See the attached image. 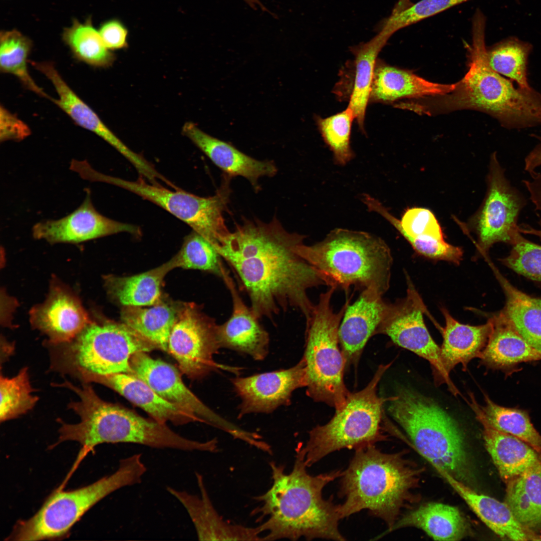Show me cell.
<instances>
[{
  "mask_svg": "<svg viewBox=\"0 0 541 541\" xmlns=\"http://www.w3.org/2000/svg\"><path fill=\"white\" fill-rule=\"evenodd\" d=\"M305 238L287 231L276 217L269 223L244 219L216 249L236 273L258 319L273 321L292 308L310 320L315 305L308 291L326 284L298 252Z\"/></svg>",
  "mask_w": 541,
  "mask_h": 541,
  "instance_id": "cell-1",
  "label": "cell"
},
{
  "mask_svg": "<svg viewBox=\"0 0 541 541\" xmlns=\"http://www.w3.org/2000/svg\"><path fill=\"white\" fill-rule=\"evenodd\" d=\"M472 41L466 45L468 70L446 94L414 99L410 111L432 116L473 110L495 118L504 128L521 130L541 126V94L532 87H516L494 71L487 59L486 19L477 10L472 25Z\"/></svg>",
  "mask_w": 541,
  "mask_h": 541,
  "instance_id": "cell-2",
  "label": "cell"
},
{
  "mask_svg": "<svg viewBox=\"0 0 541 541\" xmlns=\"http://www.w3.org/2000/svg\"><path fill=\"white\" fill-rule=\"evenodd\" d=\"M269 466L272 485L255 497L260 504L253 511L261 521L258 527L262 540L302 537L346 540L339 528V504H335L332 497L325 499L323 496L324 488L341 477L343 471L312 475L304 461L297 457L289 473L284 465L274 461Z\"/></svg>",
  "mask_w": 541,
  "mask_h": 541,
  "instance_id": "cell-3",
  "label": "cell"
},
{
  "mask_svg": "<svg viewBox=\"0 0 541 541\" xmlns=\"http://www.w3.org/2000/svg\"><path fill=\"white\" fill-rule=\"evenodd\" d=\"M65 387L78 397L69 408L80 418L76 424L59 419L61 425L57 444L75 441L81 448L76 461L80 462L86 454L103 443H127L157 449H172L183 451L216 452V438L205 441L192 440L173 431L166 424L145 418L134 412L100 398L89 383L80 386L67 381Z\"/></svg>",
  "mask_w": 541,
  "mask_h": 541,
  "instance_id": "cell-4",
  "label": "cell"
},
{
  "mask_svg": "<svg viewBox=\"0 0 541 541\" xmlns=\"http://www.w3.org/2000/svg\"><path fill=\"white\" fill-rule=\"evenodd\" d=\"M341 476V519L363 509L391 528L402 510L416 502L423 469L406 458L405 452L385 453L375 444L355 450Z\"/></svg>",
  "mask_w": 541,
  "mask_h": 541,
  "instance_id": "cell-5",
  "label": "cell"
},
{
  "mask_svg": "<svg viewBox=\"0 0 541 541\" xmlns=\"http://www.w3.org/2000/svg\"><path fill=\"white\" fill-rule=\"evenodd\" d=\"M299 254L318 272L326 285L348 293L351 287L383 295L388 290L393 258L381 238L336 228L312 245L302 243Z\"/></svg>",
  "mask_w": 541,
  "mask_h": 541,
  "instance_id": "cell-6",
  "label": "cell"
},
{
  "mask_svg": "<svg viewBox=\"0 0 541 541\" xmlns=\"http://www.w3.org/2000/svg\"><path fill=\"white\" fill-rule=\"evenodd\" d=\"M387 410L414 447L436 469L469 485L471 468L463 433L456 421L435 401L401 388L389 397Z\"/></svg>",
  "mask_w": 541,
  "mask_h": 541,
  "instance_id": "cell-7",
  "label": "cell"
},
{
  "mask_svg": "<svg viewBox=\"0 0 541 541\" xmlns=\"http://www.w3.org/2000/svg\"><path fill=\"white\" fill-rule=\"evenodd\" d=\"M147 471L142 454L121 459L117 469L94 483L76 489L55 490L39 510L15 525L9 540H41L61 538L93 506L121 488L140 483Z\"/></svg>",
  "mask_w": 541,
  "mask_h": 541,
  "instance_id": "cell-8",
  "label": "cell"
},
{
  "mask_svg": "<svg viewBox=\"0 0 541 541\" xmlns=\"http://www.w3.org/2000/svg\"><path fill=\"white\" fill-rule=\"evenodd\" d=\"M390 365H380L365 388L350 392L345 404L336 410L328 423L310 431L308 441L296 455L307 467L335 451L355 450L386 439L381 424L383 405L389 397L379 396L377 387Z\"/></svg>",
  "mask_w": 541,
  "mask_h": 541,
  "instance_id": "cell-9",
  "label": "cell"
},
{
  "mask_svg": "<svg viewBox=\"0 0 541 541\" xmlns=\"http://www.w3.org/2000/svg\"><path fill=\"white\" fill-rule=\"evenodd\" d=\"M53 368L74 375L131 374L130 360L140 352L158 349L122 323L91 322L69 342L52 345Z\"/></svg>",
  "mask_w": 541,
  "mask_h": 541,
  "instance_id": "cell-10",
  "label": "cell"
},
{
  "mask_svg": "<svg viewBox=\"0 0 541 541\" xmlns=\"http://www.w3.org/2000/svg\"><path fill=\"white\" fill-rule=\"evenodd\" d=\"M336 290L330 287L320 295L314 306L306 323L303 358L306 363L308 396L338 410L350 393L344 381L346 362L340 344L339 329L351 298L338 312H335L331 299Z\"/></svg>",
  "mask_w": 541,
  "mask_h": 541,
  "instance_id": "cell-11",
  "label": "cell"
},
{
  "mask_svg": "<svg viewBox=\"0 0 541 541\" xmlns=\"http://www.w3.org/2000/svg\"><path fill=\"white\" fill-rule=\"evenodd\" d=\"M231 178L225 174L215 195L200 197L177 188L171 190L159 183L147 182L141 176L135 181L101 172L97 176L99 182L123 188L162 207L189 225L207 239L215 249L223 244L231 233L223 216L230 194Z\"/></svg>",
  "mask_w": 541,
  "mask_h": 541,
  "instance_id": "cell-12",
  "label": "cell"
},
{
  "mask_svg": "<svg viewBox=\"0 0 541 541\" xmlns=\"http://www.w3.org/2000/svg\"><path fill=\"white\" fill-rule=\"evenodd\" d=\"M484 199L468 227L477 237L479 250L485 254L497 242L511 244L518 231L517 221L526 204L523 194L510 183L496 152L490 157Z\"/></svg>",
  "mask_w": 541,
  "mask_h": 541,
  "instance_id": "cell-13",
  "label": "cell"
},
{
  "mask_svg": "<svg viewBox=\"0 0 541 541\" xmlns=\"http://www.w3.org/2000/svg\"><path fill=\"white\" fill-rule=\"evenodd\" d=\"M406 297L390 304L389 310L375 334L388 336L398 346L428 361L436 384H445L454 395L459 394L443 364L440 348L428 332L423 319L425 306L407 277Z\"/></svg>",
  "mask_w": 541,
  "mask_h": 541,
  "instance_id": "cell-14",
  "label": "cell"
},
{
  "mask_svg": "<svg viewBox=\"0 0 541 541\" xmlns=\"http://www.w3.org/2000/svg\"><path fill=\"white\" fill-rule=\"evenodd\" d=\"M217 324L194 305L177 311L168 343V352L177 362L182 373L200 379L217 369L231 370L215 362L213 357L220 349L216 335Z\"/></svg>",
  "mask_w": 541,
  "mask_h": 541,
  "instance_id": "cell-15",
  "label": "cell"
},
{
  "mask_svg": "<svg viewBox=\"0 0 541 541\" xmlns=\"http://www.w3.org/2000/svg\"><path fill=\"white\" fill-rule=\"evenodd\" d=\"M131 374L146 382L163 399L196 416L206 423L244 442L251 436L244 430L216 413L199 400L184 384L173 365L151 357L146 352L134 355L130 360Z\"/></svg>",
  "mask_w": 541,
  "mask_h": 541,
  "instance_id": "cell-16",
  "label": "cell"
},
{
  "mask_svg": "<svg viewBox=\"0 0 541 541\" xmlns=\"http://www.w3.org/2000/svg\"><path fill=\"white\" fill-rule=\"evenodd\" d=\"M231 382L241 400L239 417L250 413H270L288 405L295 390L306 387V363L302 358L290 368L236 377Z\"/></svg>",
  "mask_w": 541,
  "mask_h": 541,
  "instance_id": "cell-17",
  "label": "cell"
},
{
  "mask_svg": "<svg viewBox=\"0 0 541 541\" xmlns=\"http://www.w3.org/2000/svg\"><path fill=\"white\" fill-rule=\"evenodd\" d=\"M90 192L88 190L81 205L67 215L35 224L32 228L34 237L52 243H79L120 232L140 234L137 226L116 221L98 212Z\"/></svg>",
  "mask_w": 541,
  "mask_h": 541,
  "instance_id": "cell-18",
  "label": "cell"
},
{
  "mask_svg": "<svg viewBox=\"0 0 541 541\" xmlns=\"http://www.w3.org/2000/svg\"><path fill=\"white\" fill-rule=\"evenodd\" d=\"M222 279L232 299V313L229 319L217 324L216 335L220 348H226L262 361L269 352V337L259 320L242 300L234 282L225 270Z\"/></svg>",
  "mask_w": 541,
  "mask_h": 541,
  "instance_id": "cell-19",
  "label": "cell"
},
{
  "mask_svg": "<svg viewBox=\"0 0 541 541\" xmlns=\"http://www.w3.org/2000/svg\"><path fill=\"white\" fill-rule=\"evenodd\" d=\"M199 495L167 486V491L187 511L200 540H262L258 526L230 523L220 516L212 504L203 476L195 473Z\"/></svg>",
  "mask_w": 541,
  "mask_h": 541,
  "instance_id": "cell-20",
  "label": "cell"
},
{
  "mask_svg": "<svg viewBox=\"0 0 541 541\" xmlns=\"http://www.w3.org/2000/svg\"><path fill=\"white\" fill-rule=\"evenodd\" d=\"M382 296L373 290H364L356 301L348 305L339 329L346 365L358 361L368 340L385 318L390 304Z\"/></svg>",
  "mask_w": 541,
  "mask_h": 541,
  "instance_id": "cell-21",
  "label": "cell"
},
{
  "mask_svg": "<svg viewBox=\"0 0 541 541\" xmlns=\"http://www.w3.org/2000/svg\"><path fill=\"white\" fill-rule=\"evenodd\" d=\"M469 396L466 401L482 425L485 448L505 484L541 463L540 453L523 440L491 426L473 394Z\"/></svg>",
  "mask_w": 541,
  "mask_h": 541,
  "instance_id": "cell-22",
  "label": "cell"
},
{
  "mask_svg": "<svg viewBox=\"0 0 541 541\" xmlns=\"http://www.w3.org/2000/svg\"><path fill=\"white\" fill-rule=\"evenodd\" d=\"M31 318L51 346L70 342L91 323L79 301L59 288H54L43 304L33 309Z\"/></svg>",
  "mask_w": 541,
  "mask_h": 541,
  "instance_id": "cell-23",
  "label": "cell"
},
{
  "mask_svg": "<svg viewBox=\"0 0 541 541\" xmlns=\"http://www.w3.org/2000/svg\"><path fill=\"white\" fill-rule=\"evenodd\" d=\"M80 379L83 382H95L113 389L144 410L153 419L162 423L170 422L175 425H183L200 422L194 414L163 399L146 382L131 374H89L82 376Z\"/></svg>",
  "mask_w": 541,
  "mask_h": 541,
  "instance_id": "cell-24",
  "label": "cell"
},
{
  "mask_svg": "<svg viewBox=\"0 0 541 541\" xmlns=\"http://www.w3.org/2000/svg\"><path fill=\"white\" fill-rule=\"evenodd\" d=\"M182 133L225 174L245 178L256 190L258 189L257 182L260 177L273 176L277 172L272 161L256 160L230 144L206 133L192 122L183 125Z\"/></svg>",
  "mask_w": 541,
  "mask_h": 541,
  "instance_id": "cell-25",
  "label": "cell"
},
{
  "mask_svg": "<svg viewBox=\"0 0 541 541\" xmlns=\"http://www.w3.org/2000/svg\"><path fill=\"white\" fill-rule=\"evenodd\" d=\"M437 471L456 491L480 520L501 538L541 540V534L521 523L505 502L480 494L440 469Z\"/></svg>",
  "mask_w": 541,
  "mask_h": 541,
  "instance_id": "cell-26",
  "label": "cell"
},
{
  "mask_svg": "<svg viewBox=\"0 0 541 541\" xmlns=\"http://www.w3.org/2000/svg\"><path fill=\"white\" fill-rule=\"evenodd\" d=\"M455 87V83L432 82L412 71L392 66L378 59L372 82L370 101L392 104L403 99L446 94Z\"/></svg>",
  "mask_w": 541,
  "mask_h": 541,
  "instance_id": "cell-27",
  "label": "cell"
},
{
  "mask_svg": "<svg viewBox=\"0 0 541 541\" xmlns=\"http://www.w3.org/2000/svg\"><path fill=\"white\" fill-rule=\"evenodd\" d=\"M406 527L421 529L437 540H459L468 535L470 532L468 522L457 507L431 502L422 504L402 515L391 528L375 537L374 539Z\"/></svg>",
  "mask_w": 541,
  "mask_h": 541,
  "instance_id": "cell-28",
  "label": "cell"
},
{
  "mask_svg": "<svg viewBox=\"0 0 541 541\" xmlns=\"http://www.w3.org/2000/svg\"><path fill=\"white\" fill-rule=\"evenodd\" d=\"M442 312L445 321L441 329L443 341L440 347L444 366L450 373L461 364L465 371L472 359L481 357L492 332V321L489 319L483 325L471 326L459 323L445 309Z\"/></svg>",
  "mask_w": 541,
  "mask_h": 541,
  "instance_id": "cell-29",
  "label": "cell"
},
{
  "mask_svg": "<svg viewBox=\"0 0 541 541\" xmlns=\"http://www.w3.org/2000/svg\"><path fill=\"white\" fill-rule=\"evenodd\" d=\"M490 319L492 330L479 358L481 364L504 369L522 362L541 360V351L529 344L500 312Z\"/></svg>",
  "mask_w": 541,
  "mask_h": 541,
  "instance_id": "cell-30",
  "label": "cell"
},
{
  "mask_svg": "<svg viewBox=\"0 0 541 541\" xmlns=\"http://www.w3.org/2000/svg\"><path fill=\"white\" fill-rule=\"evenodd\" d=\"M392 36L384 30L369 41L350 48L354 56L353 76L348 107L352 110L361 130L364 131L367 106L370 101L371 85L378 56Z\"/></svg>",
  "mask_w": 541,
  "mask_h": 541,
  "instance_id": "cell-31",
  "label": "cell"
},
{
  "mask_svg": "<svg viewBox=\"0 0 541 541\" xmlns=\"http://www.w3.org/2000/svg\"><path fill=\"white\" fill-rule=\"evenodd\" d=\"M176 267L175 257L164 264L138 275L129 277L109 276L105 284L109 295L124 307H142L158 303L162 281Z\"/></svg>",
  "mask_w": 541,
  "mask_h": 541,
  "instance_id": "cell-32",
  "label": "cell"
},
{
  "mask_svg": "<svg viewBox=\"0 0 541 541\" xmlns=\"http://www.w3.org/2000/svg\"><path fill=\"white\" fill-rule=\"evenodd\" d=\"M492 267L505 296L500 313L529 344L541 351V297H531L519 290Z\"/></svg>",
  "mask_w": 541,
  "mask_h": 541,
  "instance_id": "cell-33",
  "label": "cell"
},
{
  "mask_svg": "<svg viewBox=\"0 0 541 541\" xmlns=\"http://www.w3.org/2000/svg\"><path fill=\"white\" fill-rule=\"evenodd\" d=\"M506 484L505 502L518 520L535 532L541 529V463Z\"/></svg>",
  "mask_w": 541,
  "mask_h": 541,
  "instance_id": "cell-34",
  "label": "cell"
},
{
  "mask_svg": "<svg viewBox=\"0 0 541 541\" xmlns=\"http://www.w3.org/2000/svg\"><path fill=\"white\" fill-rule=\"evenodd\" d=\"M177 310L165 304H157L148 308L124 307L121 313L122 322L168 352L169 338L176 321Z\"/></svg>",
  "mask_w": 541,
  "mask_h": 541,
  "instance_id": "cell-35",
  "label": "cell"
},
{
  "mask_svg": "<svg viewBox=\"0 0 541 541\" xmlns=\"http://www.w3.org/2000/svg\"><path fill=\"white\" fill-rule=\"evenodd\" d=\"M533 46L530 43L515 37H508L487 47V59L490 67L517 85L531 87L528 82L527 66Z\"/></svg>",
  "mask_w": 541,
  "mask_h": 541,
  "instance_id": "cell-36",
  "label": "cell"
},
{
  "mask_svg": "<svg viewBox=\"0 0 541 541\" xmlns=\"http://www.w3.org/2000/svg\"><path fill=\"white\" fill-rule=\"evenodd\" d=\"M32 43L16 30L4 31L0 35V69L2 72L16 76L28 90L49 99L46 94L29 74L27 64Z\"/></svg>",
  "mask_w": 541,
  "mask_h": 541,
  "instance_id": "cell-37",
  "label": "cell"
},
{
  "mask_svg": "<svg viewBox=\"0 0 541 541\" xmlns=\"http://www.w3.org/2000/svg\"><path fill=\"white\" fill-rule=\"evenodd\" d=\"M63 39L74 55L80 60L98 67H108L115 57L105 45L91 19L85 23L74 20L71 26L65 28Z\"/></svg>",
  "mask_w": 541,
  "mask_h": 541,
  "instance_id": "cell-38",
  "label": "cell"
},
{
  "mask_svg": "<svg viewBox=\"0 0 541 541\" xmlns=\"http://www.w3.org/2000/svg\"><path fill=\"white\" fill-rule=\"evenodd\" d=\"M481 408L491 426L523 440L541 454V435L523 410L498 405L484 394Z\"/></svg>",
  "mask_w": 541,
  "mask_h": 541,
  "instance_id": "cell-39",
  "label": "cell"
},
{
  "mask_svg": "<svg viewBox=\"0 0 541 541\" xmlns=\"http://www.w3.org/2000/svg\"><path fill=\"white\" fill-rule=\"evenodd\" d=\"M1 422L16 418L31 410L38 401L33 395L28 369L22 368L18 374L9 378L1 376Z\"/></svg>",
  "mask_w": 541,
  "mask_h": 541,
  "instance_id": "cell-40",
  "label": "cell"
},
{
  "mask_svg": "<svg viewBox=\"0 0 541 541\" xmlns=\"http://www.w3.org/2000/svg\"><path fill=\"white\" fill-rule=\"evenodd\" d=\"M355 119L351 109L345 110L330 117L323 118L317 117V125L321 134L333 153L337 164L344 165L353 157L350 147L351 127Z\"/></svg>",
  "mask_w": 541,
  "mask_h": 541,
  "instance_id": "cell-41",
  "label": "cell"
},
{
  "mask_svg": "<svg viewBox=\"0 0 541 541\" xmlns=\"http://www.w3.org/2000/svg\"><path fill=\"white\" fill-rule=\"evenodd\" d=\"M174 257L176 267L202 270L222 277L225 268L220 255L207 239L194 230L185 237Z\"/></svg>",
  "mask_w": 541,
  "mask_h": 541,
  "instance_id": "cell-42",
  "label": "cell"
},
{
  "mask_svg": "<svg viewBox=\"0 0 541 541\" xmlns=\"http://www.w3.org/2000/svg\"><path fill=\"white\" fill-rule=\"evenodd\" d=\"M468 1L420 0L405 8L401 9L396 6L391 15L380 23L379 29L385 30L393 35L399 30Z\"/></svg>",
  "mask_w": 541,
  "mask_h": 541,
  "instance_id": "cell-43",
  "label": "cell"
},
{
  "mask_svg": "<svg viewBox=\"0 0 541 541\" xmlns=\"http://www.w3.org/2000/svg\"><path fill=\"white\" fill-rule=\"evenodd\" d=\"M509 254L501 259L503 264L529 279L541 281V245L516 233Z\"/></svg>",
  "mask_w": 541,
  "mask_h": 541,
  "instance_id": "cell-44",
  "label": "cell"
},
{
  "mask_svg": "<svg viewBox=\"0 0 541 541\" xmlns=\"http://www.w3.org/2000/svg\"><path fill=\"white\" fill-rule=\"evenodd\" d=\"M29 126L2 105L0 107V140L20 141L31 134Z\"/></svg>",
  "mask_w": 541,
  "mask_h": 541,
  "instance_id": "cell-45",
  "label": "cell"
},
{
  "mask_svg": "<svg viewBox=\"0 0 541 541\" xmlns=\"http://www.w3.org/2000/svg\"><path fill=\"white\" fill-rule=\"evenodd\" d=\"M99 32L109 50H119L128 47V31L119 20L112 19L104 22L101 25Z\"/></svg>",
  "mask_w": 541,
  "mask_h": 541,
  "instance_id": "cell-46",
  "label": "cell"
},
{
  "mask_svg": "<svg viewBox=\"0 0 541 541\" xmlns=\"http://www.w3.org/2000/svg\"><path fill=\"white\" fill-rule=\"evenodd\" d=\"M529 174L530 179L523 180L522 182L529 194L535 210L541 211V172L534 171Z\"/></svg>",
  "mask_w": 541,
  "mask_h": 541,
  "instance_id": "cell-47",
  "label": "cell"
},
{
  "mask_svg": "<svg viewBox=\"0 0 541 541\" xmlns=\"http://www.w3.org/2000/svg\"><path fill=\"white\" fill-rule=\"evenodd\" d=\"M541 166V137L539 142L530 151L524 159V170L529 174Z\"/></svg>",
  "mask_w": 541,
  "mask_h": 541,
  "instance_id": "cell-48",
  "label": "cell"
},
{
  "mask_svg": "<svg viewBox=\"0 0 541 541\" xmlns=\"http://www.w3.org/2000/svg\"><path fill=\"white\" fill-rule=\"evenodd\" d=\"M248 5H249L252 8L256 9V6L258 5L261 7V9L263 11L266 10L265 7L261 4L259 0H244Z\"/></svg>",
  "mask_w": 541,
  "mask_h": 541,
  "instance_id": "cell-49",
  "label": "cell"
}]
</instances>
